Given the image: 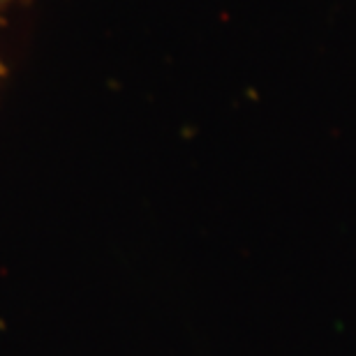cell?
I'll return each instance as SVG.
<instances>
[{"label":"cell","mask_w":356,"mask_h":356,"mask_svg":"<svg viewBox=\"0 0 356 356\" xmlns=\"http://www.w3.org/2000/svg\"><path fill=\"white\" fill-rule=\"evenodd\" d=\"M17 3H28V0H0V14H3L7 7L17 5Z\"/></svg>","instance_id":"1"},{"label":"cell","mask_w":356,"mask_h":356,"mask_svg":"<svg viewBox=\"0 0 356 356\" xmlns=\"http://www.w3.org/2000/svg\"><path fill=\"white\" fill-rule=\"evenodd\" d=\"M3 76H5V65H3V60H0V81H3Z\"/></svg>","instance_id":"2"}]
</instances>
